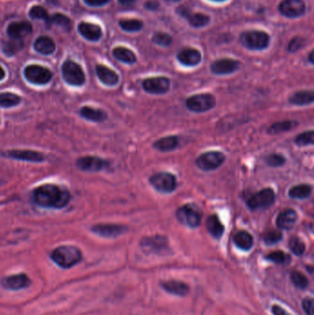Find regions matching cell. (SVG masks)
<instances>
[{
	"mask_svg": "<svg viewBox=\"0 0 314 315\" xmlns=\"http://www.w3.org/2000/svg\"><path fill=\"white\" fill-rule=\"evenodd\" d=\"M33 199L43 208H62L69 204L70 194L56 184H44L35 189Z\"/></svg>",
	"mask_w": 314,
	"mask_h": 315,
	"instance_id": "obj_1",
	"label": "cell"
},
{
	"mask_svg": "<svg viewBox=\"0 0 314 315\" xmlns=\"http://www.w3.org/2000/svg\"><path fill=\"white\" fill-rule=\"evenodd\" d=\"M52 260L62 268H71L82 260V253L75 246L64 245L56 248L51 254Z\"/></svg>",
	"mask_w": 314,
	"mask_h": 315,
	"instance_id": "obj_2",
	"label": "cell"
},
{
	"mask_svg": "<svg viewBox=\"0 0 314 315\" xmlns=\"http://www.w3.org/2000/svg\"><path fill=\"white\" fill-rule=\"evenodd\" d=\"M176 218L182 225L195 229L201 224L202 213L194 204H186L177 209Z\"/></svg>",
	"mask_w": 314,
	"mask_h": 315,
	"instance_id": "obj_3",
	"label": "cell"
},
{
	"mask_svg": "<svg viewBox=\"0 0 314 315\" xmlns=\"http://www.w3.org/2000/svg\"><path fill=\"white\" fill-rule=\"evenodd\" d=\"M240 42L250 50L265 49L270 42V37L266 32L261 31H249L240 35Z\"/></svg>",
	"mask_w": 314,
	"mask_h": 315,
	"instance_id": "obj_4",
	"label": "cell"
},
{
	"mask_svg": "<svg viewBox=\"0 0 314 315\" xmlns=\"http://www.w3.org/2000/svg\"><path fill=\"white\" fill-rule=\"evenodd\" d=\"M216 106V98L209 93L195 94L186 100V107L193 113H205Z\"/></svg>",
	"mask_w": 314,
	"mask_h": 315,
	"instance_id": "obj_5",
	"label": "cell"
},
{
	"mask_svg": "<svg viewBox=\"0 0 314 315\" xmlns=\"http://www.w3.org/2000/svg\"><path fill=\"white\" fill-rule=\"evenodd\" d=\"M152 187L162 194H170L177 187L176 177L170 172H157L150 178Z\"/></svg>",
	"mask_w": 314,
	"mask_h": 315,
	"instance_id": "obj_6",
	"label": "cell"
},
{
	"mask_svg": "<svg viewBox=\"0 0 314 315\" xmlns=\"http://www.w3.org/2000/svg\"><path fill=\"white\" fill-rule=\"evenodd\" d=\"M226 160V156L220 152H208L201 154L196 158L195 164L202 170H210L219 169L224 161Z\"/></svg>",
	"mask_w": 314,
	"mask_h": 315,
	"instance_id": "obj_7",
	"label": "cell"
},
{
	"mask_svg": "<svg viewBox=\"0 0 314 315\" xmlns=\"http://www.w3.org/2000/svg\"><path fill=\"white\" fill-rule=\"evenodd\" d=\"M62 75L67 83L72 86H81L85 82V74L78 64L68 60L62 66Z\"/></svg>",
	"mask_w": 314,
	"mask_h": 315,
	"instance_id": "obj_8",
	"label": "cell"
},
{
	"mask_svg": "<svg viewBox=\"0 0 314 315\" xmlns=\"http://www.w3.org/2000/svg\"><path fill=\"white\" fill-rule=\"evenodd\" d=\"M276 199V194L272 188L259 191L247 200V206L251 210L266 209L270 208Z\"/></svg>",
	"mask_w": 314,
	"mask_h": 315,
	"instance_id": "obj_9",
	"label": "cell"
},
{
	"mask_svg": "<svg viewBox=\"0 0 314 315\" xmlns=\"http://www.w3.org/2000/svg\"><path fill=\"white\" fill-rule=\"evenodd\" d=\"M24 76L28 81L37 85H44L50 81L53 74L50 70L42 66L31 65L24 70Z\"/></svg>",
	"mask_w": 314,
	"mask_h": 315,
	"instance_id": "obj_10",
	"label": "cell"
},
{
	"mask_svg": "<svg viewBox=\"0 0 314 315\" xmlns=\"http://www.w3.org/2000/svg\"><path fill=\"white\" fill-rule=\"evenodd\" d=\"M140 245L144 250V252H153L157 254L165 253L169 250L168 239L161 235L145 237L141 239Z\"/></svg>",
	"mask_w": 314,
	"mask_h": 315,
	"instance_id": "obj_11",
	"label": "cell"
},
{
	"mask_svg": "<svg viewBox=\"0 0 314 315\" xmlns=\"http://www.w3.org/2000/svg\"><path fill=\"white\" fill-rule=\"evenodd\" d=\"M143 88L148 93L155 95L165 94L170 88V80L166 77L149 78L143 81Z\"/></svg>",
	"mask_w": 314,
	"mask_h": 315,
	"instance_id": "obj_12",
	"label": "cell"
},
{
	"mask_svg": "<svg viewBox=\"0 0 314 315\" xmlns=\"http://www.w3.org/2000/svg\"><path fill=\"white\" fill-rule=\"evenodd\" d=\"M280 13L290 19L299 18L306 11L303 0H283L278 7Z\"/></svg>",
	"mask_w": 314,
	"mask_h": 315,
	"instance_id": "obj_13",
	"label": "cell"
},
{
	"mask_svg": "<svg viewBox=\"0 0 314 315\" xmlns=\"http://www.w3.org/2000/svg\"><path fill=\"white\" fill-rule=\"evenodd\" d=\"M1 286L9 290H19L26 289L30 286L31 279L26 274H17L3 277L0 281Z\"/></svg>",
	"mask_w": 314,
	"mask_h": 315,
	"instance_id": "obj_14",
	"label": "cell"
},
{
	"mask_svg": "<svg viewBox=\"0 0 314 315\" xmlns=\"http://www.w3.org/2000/svg\"><path fill=\"white\" fill-rule=\"evenodd\" d=\"M239 62L237 60L223 58L215 61L211 65L210 70L215 75H229L239 70Z\"/></svg>",
	"mask_w": 314,
	"mask_h": 315,
	"instance_id": "obj_15",
	"label": "cell"
},
{
	"mask_svg": "<svg viewBox=\"0 0 314 315\" xmlns=\"http://www.w3.org/2000/svg\"><path fill=\"white\" fill-rule=\"evenodd\" d=\"M94 234L105 238H116L127 232V228L116 224H97L91 228Z\"/></svg>",
	"mask_w": 314,
	"mask_h": 315,
	"instance_id": "obj_16",
	"label": "cell"
},
{
	"mask_svg": "<svg viewBox=\"0 0 314 315\" xmlns=\"http://www.w3.org/2000/svg\"><path fill=\"white\" fill-rule=\"evenodd\" d=\"M77 166L85 171H99L108 166V162L101 158L86 156L78 159Z\"/></svg>",
	"mask_w": 314,
	"mask_h": 315,
	"instance_id": "obj_17",
	"label": "cell"
},
{
	"mask_svg": "<svg viewBox=\"0 0 314 315\" xmlns=\"http://www.w3.org/2000/svg\"><path fill=\"white\" fill-rule=\"evenodd\" d=\"M32 32V24L29 21L11 22L6 29V33L10 38L18 40H22V38L27 37Z\"/></svg>",
	"mask_w": 314,
	"mask_h": 315,
	"instance_id": "obj_18",
	"label": "cell"
},
{
	"mask_svg": "<svg viewBox=\"0 0 314 315\" xmlns=\"http://www.w3.org/2000/svg\"><path fill=\"white\" fill-rule=\"evenodd\" d=\"M180 15L188 19L189 23L195 28H202L208 25L210 22V18L206 14L202 13H190L188 9H186L184 6L180 7L178 10Z\"/></svg>",
	"mask_w": 314,
	"mask_h": 315,
	"instance_id": "obj_19",
	"label": "cell"
},
{
	"mask_svg": "<svg viewBox=\"0 0 314 315\" xmlns=\"http://www.w3.org/2000/svg\"><path fill=\"white\" fill-rule=\"evenodd\" d=\"M177 58L180 63L186 67H195L201 62V53L196 49L193 48H186L181 51Z\"/></svg>",
	"mask_w": 314,
	"mask_h": 315,
	"instance_id": "obj_20",
	"label": "cell"
},
{
	"mask_svg": "<svg viewBox=\"0 0 314 315\" xmlns=\"http://www.w3.org/2000/svg\"><path fill=\"white\" fill-rule=\"evenodd\" d=\"M78 32L80 33L82 37L87 39L90 42H97L102 36V31L100 26L88 23V22H81L78 27Z\"/></svg>",
	"mask_w": 314,
	"mask_h": 315,
	"instance_id": "obj_21",
	"label": "cell"
},
{
	"mask_svg": "<svg viewBox=\"0 0 314 315\" xmlns=\"http://www.w3.org/2000/svg\"><path fill=\"white\" fill-rule=\"evenodd\" d=\"M4 155L14 159L31 161V162H41L45 159V158L42 153L32 152V151H10V152H6Z\"/></svg>",
	"mask_w": 314,
	"mask_h": 315,
	"instance_id": "obj_22",
	"label": "cell"
},
{
	"mask_svg": "<svg viewBox=\"0 0 314 315\" xmlns=\"http://www.w3.org/2000/svg\"><path fill=\"white\" fill-rule=\"evenodd\" d=\"M298 221V213L294 209L284 210L278 215L277 219V227L281 230H290Z\"/></svg>",
	"mask_w": 314,
	"mask_h": 315,
	"instance_id": "obj_23",
	"label": "cell"
},
{
	"mask_svg": "<svg viewBox=\"0 0 314 315\" xmlns=\"http://www.w3.org/2000/svg\"><path fill=\"white\" fill-rule=\"evenodd\" d=\"M96 72L99 79L107 86H114L119 81V76L117 73L105 66L98 65L96 67Z\"/></svg>",
	"mask_w": 314,
	"mask_h": 315,
	"instance_id": "obj_24",
	"label": "cell"
},
{
	"mask_svg": "<svg viewBox=\"0 0 314 315\" xmlns=\"http://www.w3.org/2000/svg\"><path fill=\"white\" fill-rule=\"evenodd\" d=\"M180 143V139L176 136L165 137L157 139L153 144V148L157 150L158 152H169L176 150Z\"/></svg>",
	"mask_w": 314,
	"mask_h": 315,
	"instance_id": "obj_25",
	"label": "cell"
},
{
	"mask_svg": "<svg viewBox=\"0 0 314 315\" xmlns=\"http://www.w3.org/2000/svg\"><path fill=\"white\" fill-rule=\"evenodd\" d=\"M289 101L298 106L309 105L314 101V92L313 90H299L289 97Z\"/></svg>",
	"mask_w": 314,
	"mask_h": 315,
	"instance_id": "obj_26",
	"label": "cell"
},
{
	"mask_svg": "<svg viewBox=\"0 0 314 315\" xmlns=\"http://www.w3.org/2000/svg\"><path fill=\"white\" fill-rule=\"evenodd\" d=\"M34 49L42 55L48 56L56 50V44L50 37L43 35L36 39L34 42Z\"/></svg>",
	"mask_w": 314,
	"mask_h": 315,
	"instance_id": "obj_27",
	"label": "cell"
},
{
	"mask_svg": "<svg viewBox=\"0 0 314 315\" xmlns=\"http://www.w3.org/2000/svg\"><path fill=\"white\" fill-rule=\"evenodd\" d=\"M207 228H208V233L216 239H220L225 231L224 225L221 223V221L217 215H211L208 217L207 220Z\"/></svg>",
	"mask_w": 314,
	"mask_h": 315,
	"instance_id": "obj_28",
	"label": "cell"
},
{
	"mask_svg": "<svg viewBox=\"0 0 314 315\" xmlns=\"http://www.w3.org/2000/svg\"><path fill=\"white\" fill-rule=\"evenodd\" d=\"M162 287L164 290L177 296H185L189 292L188 285L182 281L170 280L162 283Z\"/></svg>",
	"mask_w": 314,
	"mask_h": 315,
	"instance_id": "obj_29",
	"label": "cell"
},
{
	"mask_svg": "<svg viewBox=\"0 0 314 315\" xmlns=\"http://www.w3.org/2000/svg\"><path fill=\"white\" fill-rule=\"evenodd\" d=\"M24 47V43L22 40L18 39H11L4 41L1 44L2 52L7 57H13L19 51L22 50Z\"/></svg>",
	"mask_w": 314,
	"mask_h": 315,
	"instance_id": "obj_30",
	"label": "cell"
},
{
	"mask_svg": "<svg viewBox=\"0 0 314 315\" xmlns=\"http://www.w3.org/2000/svg\"><path fill=\"white\" fill-rule=\"evenodd\" d=\"M233 241L235 245L243 251H249L253 245V238L251 234L245 231H240L234 236Z\"/></svg>",
	"mask_w": 314,
	"mask_h": 315,
	"instance_id": "obj_31",
	"label": "cell"
},
{
	"mask_svg": "<svg viewBox=\"0 0 314 315\" xmlns=\"http://www.w3.org/2000/svg\"><path fill=\"white\" fill-rule=\"evenodd\" d=\"M80 114L82 117H84L85 119L89 120L91 122L101 123L107 119V114L105 112H103L102 110L88 107V106L82 108L80 110Z\"/></svg>",
	"mask_w": 314,
	"mask_h": 315,
	"instance_id": "obj_32",
	"label": "cell"
},
{
	"mask_svg": "<svg viewBox=\"0 0 314 315\" xmlns=\"http://www.w3.org/2000/svg\"><path fill=\"white\" fill-rule=\"evenodd\" d=\"M313 187L310 184L302 183L291 187L289 191V195L294 199H306L312 195Z\"/></svg>",
	"mask_w": 314,
	"mask_h": 315,
	"instance_id": "obj_33",
	"label": "cell"
},
{
	"mask_svg": "<svg viewBox=\"0 0 314 315\" xmlns=\"http://www.w3.org/2000/svg\"><path fill=\"white\" fill-rule=\"evenodd\" d=\"M113 57L123 63L132 65L137 62V57L132 51L126 47H116L113 51Z\"/></svg>",
	"mask_w": 314,
	"mask_h": 315,
	"instance_id": "obj_34",
	"label": "cell"
},
{
	"mask_svg": "<svg viewBox=\"0 0 314 315\" xmlns=\"http://www.w3.org/2000/svg\"><path fill=\"white\" fill-rule=\"evenodd\" d=\"M298 125H299V123L297 121H291V120L277 122V123H274L272 126H270L267 132L271 135H277V134L287 132L291 129H294Z\"/></svg>",
	"mask_w": 314,
	"mask_h": 315,
	"instance_id": "obj_35",
	"label": "cell"
},
{
	"mask_svg": "<svg viewBox=\"0 0 314 315\" xmlns=\"http://www.w3.org/2000/svg\"><path fill=\"white\" fill-rule=\"evenodd\" d=\"M119 25L124 31L126 32H139L143 28V22L139 19H121L119 21Z\"/></svg>",
	"mask_w": 314,
	"mask_h": 315,
	"instance_id": "obj_36",
	"label": "cell"
},
{
	"mask_svg": "<svg viewBox=\"0 0 314 315\" xmlns=\"http://www.w3.org/2000/svg\"><path fill=\"white\" fill-rule=\"evenodd\" d=\"M20 102V98L18 95L4 92L0 93V106L4 108L13 107L19 104Z\"/></svg>",
	"mask_w": 314,
	"mask_h": 315,
	"instance_id": "obj_37",
	"label": "cell"
},
{
	"mask_svg": "<svg viewBox=\"0 0 314 315\" xmlns=\"http://www.w3.org/2000/svg\"><path fill=\"white\" fill-rule=\"evenodd\" d=\"M52 24H56V25L63 27L66 30L70 31L71 27H72V22L71 19L67 17L66 15H64L62 13H56L53 15V17H50V21Z\"/></svg>",
	"mask_w": 314,
	"mask_h": 315,
	"instance_id": "obj_38",
	"label": "cell"
},
{
	"mask_svg": "<svg viewBox=\"0 0 314 315\" xmlns=\"http://www.w3.org/2000/svg\"><path fill=\"white\" fill-rule=\"evenodd\" d=\"M314 130L305 131L296 137V145L300 147H305V146L314 145Z\"/></svg>",
	"mask_w": 314,
	"mask_h": 315,
	"instance_id": "obj_39",
	"label": "cell"
},
{
	"mask_svg": "<svg viewBox=\"0 0 314 315\" xmlns=\"http://www.w3.org/2000/svg\"><path fill=\"white\" fill-rule=\"evenodd\" d=\"M30 17L33 19H41L45 22L50 21V16L47 12V10L42 6H32L29 12Z\"/></svg>",
	"mask_w": 314,
	"mask_h": 315,
	"instance_id": "obj_40",
	"label": "cell"
},
{
	"mask_svg": "<svg viewBox=\"0 0 314 315\" xmlns=\"http://www.w3.org/2000/svg\"><path fill=\"white\" fill-rule=\"evenodd\" d=\"M289 248L297 256H301L305 252V243L301 238L293 237L289 240Z\"/></svg>",
	"mask_w": 314,
	"mask_h": 315,
	"instance_id": "obj_41",
	"label": "cell"
},
{
	"mask_svg": "<svg viewBox=\"0 0 314 315\" xmlns=\"http://www.w3.org/2000/svg\"><path fill=\"white\" fill-rule=\"evenodd\" d=\"M265 161L268 166L270 167H281L286 162V158L282 154L279 153H273L265 158Z\"/></svg>",
	"mask_w": 314,
	"mask_h": 315,
	"instance_id": "obj_42",
	"label": "cell"
},
{
	"mask_svg": "<svg viewBox=\"0 0 314 315\" xmlns=\"http://www.w3.org/2000/svg\"><path fill=\"white\" fill-rule=\"evenodd\" d=\"M265 258L269 261H272L277 264H286L289 261V256L282 251H276L272 252L265 256Z\"/></svg>",
	"mask_w": 314,
	"mask_h": 315,
	"instance_id": "obj_43",
	"label": "cell"
},
{
	"mask_svg": "<svg viewBox=\"0 0 314 315\" xmlns=\"http://www.w3.org/2000/svg\"><path fill=\"white\" fill-rule=\"evenodd\" d=\"M291 280L296 287L300 289H305L308 286V278L301 272L294 271L291 273Z\"/></svg>",
	"mask_w": 314,
	"mask_h": 315,
	"instance_id": "obj_44",
	"label": "cell"
},
{
	"mask_svg": "<svg viewBox=\"0 0 314 315\" xmlns=\"http://www.w3.org/2000/svg\"><path fill=\"white\" fill-rule=\"evenodd\" d=\"M152 41L160 46H169L172 43V38L170 34L165 32H157L154 34Z\"/></svg>",
	"mask_w": 314,
	"mask_h": 315,
	"instance_id": "obj_45",
	"label": "cell"
},
{
	"mask_svg": "<svg viewBox=\"0 0 314 315\" xmlns=\"http://www.w3.org/2000/svg\"><path fill=\"white\" fill-rule=\"evenodd\" d=\"M282 233L279 231H270L268 233L264 234V242L267 245H272V244H276L278 241H280L282 239Z\"/></svg>",
	"mask_w": 314,
	"mask_h": 315,
	"instance_id": "obj_46",
	"label": "cell"
},
{
	"mask_svg": "<svg viewBox=\"0 0 314 315\" xmlns=\"http://www.w3.org/2000/svg\"><path fill=\"white\" fill-rule=\"evenodd\" d=\"M305 44V39L302 37H295L290 41L289 44V52H297L302 48Z\"/></svg>",
	"mask_w": 314,
	"mask_h": 315,
	"instance_id": "obj_47",
	"label": "cell"
},
{
	"mask_svg": "<svg viewBox=\"0 0 314 315\" xmlns=\"http://www.w3.org/2000/svg\"><path fill=\"white\" fill-rule=\"evenodd\" d=\"M302 307L304 312L307 314V315H314V301L311 298H307L303 300L302 303Z\"/></svg>",
	"mask_w": 314,
	"mask_h": 315,
	"instance_id": "obj_48",
	"label": "cell"
},
{
	"mask_svg": "<svg viewBox=\"0 0 314 315\" xmlns=\"http://www.w3.org/2000/svg\"><path fill=\"white\" fill-rule=\"evenodd\" d=\"M110 0H84V2L90 6H101L106 5Z\"/></svg>",
	"mask_w": 314,
	"mask_h": 315,
	"instance_id": "obj_49",
	"label": "cell"
},
{
	"mask_svg": "<svg viewBox=\"0 0 314 315\" xmlns=\"http://www.w3.org/2000/svg\"><path fill=\"white\" fill-rule=\"evenodd\" d=\"M272 313L274 314V315H290L285 310H283L280 306H277V305H274L272 307Z\"/></svg>",
	"mask_w": 314,
	"mask_h": 315,
	"instance_id": "obj_50",
	"label": "cell"
},
{
	"mask_svg": "<svg viewBox=\"0 0 314 315\" xmlns=\"http://www.w3.org/2000/svg\"><path fill=\"white\" fill-rule=\"evenodd\" d=\"M145 7L148 8V9H150V10H156V9H157V7H158V3H157V1H154V0L148 1V2L145 4Z\"/></svg>",
	"mask_w": 314,
	"mask_h": 315,
	"instance_id": "obj_51",
	"label": "cell"
},
{
	"mask_svg": "<svg viewBox=\"0 0 314 315\" xmlns=\"http://www.w3.org/2000/svg\"><path fill=\"white\" fill-rule=\"evenodd\" d=\"M121 5H124V6H129L133 4L136 0H118Z\"/></svg>",
	"mask_w": 314,
	"mask_h": 315,
	"instance_id": "obj_52",
	"label": "cell"
},
{
	"mask_svg": "<svg viewBox=\"0 0 314 315\" xmlns=\"http://www.w3.org/2000/svg\"><path fill=\"white\" fill-rule=\"evenodd\" d=\"M5 75H6V74H5V71L0 67V80H2V79L5 78Z\"/></svg>",
	"mask_w": 314,
	"mask_h": 315,
	"instance_id": "obj_53",
	"label": "cell"
},
{
	"mask_svg": "<svg viewBox=\"0 0 314 315\" xmlns=\"http://www.w3.org/2000/svg\"><path fill=\"white\" fill-rule=\"evenodd\" d=\"M309 60H310V62L312 64L314 63V51H312L311 53H310V56H309Z\"/></svg>",
	"mask_w": 314,
	"mask_h": 315,
	"instance_id": "obj_54",
	"label": "cell"
},
{
	"mask_svg": "<svg viewBox=\"0 0 314 315\" xmlns=\"http://www.w3.org/2000/svg\"><path fill=\"white\" fill-rule=\"evenodd\" d=\"M168 1H170V2H179L180 0H168Z\"/></svg>",
	"mask_w": 314,
	"mask_h": 315,
	"instance_id": "obj_55",
	"label": "cell"
},
{
	"mask_svg": "<svg viewBox=\"0 0 314 315\" xmlns=\"http://www.w3.org/2000/svg\"><path fill=\"white\" fill-rule=\"evenodd\" d=\"M214 1H225V0H214Z\"/></svg>",
	"mask_w": 314,
	"mask_h": 315,
	"instance_id": "obj_56",
	"label": "cell"
}]
</instances>
